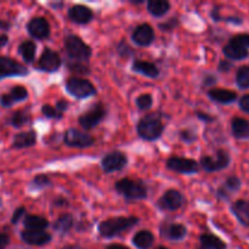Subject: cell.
<instances>
[{
	"instance_id": "6da1fadb",
	"label": "cell",
	"mask_w": 249,
	"mask_h": 249,
	"mask_svg": "<svg viewBox=\"0 0 249 249\" xmlns=\"http://www.w3.org/2000/svg\"><path fill=\"white\" fill-rule=\"evenodd\" d=\"M138 223L139 219L135 216H117V218H111L102 221L99 225V232L102 237L111 238L133 228Z\"/></svg>"
},
{
	"instance_id": "7a4b0ae2",
	"label": "cell",
	"mask_w": 249,
	"mask_h": 249,
	"mask_svg": "<svg viewBox=\"0 0 249 249\" xmlns=\"http://www.w3.org/2000/svg\"><path fill=\"white\" fill-rule=\"evenodd\" d=\"M117 192L129 201H140L147 197V187L140 180L122 179L114 184Z\"/></svg>"
},
{
	"instance_id": "3957f363",
	"label": "cell",
	"mask_w": 249,
	"mask_h": 249,
	"mask_svg": "<svg viewBox=\"0 0 249 249\" xmlns=\"http://www.w3.org/2000/svg\"><path fill=\"white\" fill-rule=\"evenodd\" d=\"M164 131V124L156 114H148L138 123V134L147 141H155L160 138Z\"/></svg>"
},
{
	"instance_id": "277c9868",
	"label": "cell",
	"mask_w": 249,
	"mask_h": 249,
	"mask_svg": "<svg viewBox=\"0 0 249 249\" xmlns=\"http://www.w3.org/2000/svg\"><path fill=\"white\" fill-rule=\"evenodd\" d=\"M65 49L70 58L78 62L88 61L91 56V48L77 36H68L65 39Z\"/></svg>"
},
{
	"instance_id": "5b68a950",
	"label": "cell",
	"mask_w": 249,
	"mask_h": 249,
	"mask_svg": "<svg viewBox=\"0 0 249 249\" xmlns=\"http://www.w3.org/2000/svg\"><path fill=\"white\" fill-rule=\"evenodd\" d=\"M66 90L75 99H87L96 94V89L91 82L78 77H72L66 82Z\"/></svg>"
},
{
	"instance_id": "8992f818",
	"label": "cell",
	"mask_w": 249,
	"mask_h": 249,
	"mask_svg": "<svg viewBox=\"0 0 249 249\" xmlns=\"http://www.w3.org/2000/svg\"><path fill=\"white\" fill-rule=\"evenodd\" d=\"M231 162L230 155L226 151L219 150L215 153V156L211 157V156H203L201 158V167L203 168L206 172L213 173L223 170L229 167Z\"/></svg>"
},
{
	"instance_id": "52a82bcc",
	"label": "cell",
	"mask_w": 249,
	"mask_h": 249,
	"mask_svg": "<svg viewBox=\"0 0 249 249\" xmlns=\"http://www.w3.org/2000/svg\"><path fill=\"white\" fill-rule=\"evenodd\" d=\"M28 74V68L9 56H0V80L7 77H23Z\"/></svg>"
},
{
	"instance_id": "ba28073f",
	"label": "cell",
	"mask_w": 249,
	"mask_h": 249,
	"mask_svg": "<svg viewBox=\"0 0 249 249\" xmlns=\"http://www.w3.org/2000/svg\"><path fill=\"white\" fill-rule=\"evenodd\" d=\"M105 117H106V109H105L104 105L96 104L89 111H87L79 117V124L85 130H89V129L99 125L104 121Z\"/></svg>"
},
{
	"instance_id": "9c48e42d",
	"label": "cell",
	"mask_w": 249,
	"mask_h": 249,
	"mask_svg": "<svg viewBox=\"0 0 249 249\" xmlns=\"http://www.w3.org/2000/svg\"><path fill=\"white\" fill-rule=\"evenodd\" d=\"M63 142L70 147L87 148L94 145L95 140L92 136L88 135L87 133L78 130V129L71 128L63 135Z\"/></svg>"
},
{
	"instance_id": "30bf717a",
	"label": "cell",
	"mask_w": 249,
	"mask_h": 249,
	"mask_svg": "<svg viewBox=\"0 0 249 249\" xmlns=\"http://www.w3.org/2000/svg\"><path fill=\"white\" fill-rule=\"evenodd\" d=\"M167 167L168 169L180 174H195L198 172V163L196 160L178 156H173L167 160Z\"/></svg>"
},
{
	"instance_id": "8fae6325",
	"label": "cell",
	"mask_w": 249,
	"mask_h": 249,
	"mask_svg": "<svg viewBox=\"0 0 249 249\" xmlns=\"http://www.w3.org/2000/svg\"><path fill=\"white\" fill-rule=\"evenodd\" d=\"M184 202L185 198L181 195V192H179L178 190H168V191L164 192V195L158 199L157 206L158 208L162 209V211L174 212L181 208Z\"/></svg>"
},
{
	"instance_id": "7c38bea8",
	"label": "cell",
	"mask_w": 249,
	"mask_h": 249,
	"mask_svg": "<svg viewBox=\"0 0 249 249\" xmlns=\"http://www.w3.org/2000/svg\"><path fill=\"white\" fill-rule=\"evenodd\" d=\"M128 164V158L123 152L113 151L109 152L102 158L101 165L105 173H114L119 172Z\"/></svg>"
},
{
	"instance_id": "4fadbf2b",
	"label": "cell",
	"mask_w": 249,
	"mask_h": 249,
	"mask_svg": "<svg viewBox=\"0 0 249 249\" xmlns=\"http://www.w3.org/2000/svg\"><path fill=\"white\" fill-rule=\"evenodd\" d=\"M61 63H62V61H61L60 55L56 51L46 48L41 53L40 58H39L38 68L40 71H44V72L53 73L56 72L61 67Z\"/></svg>"
},
{
	"instance_id": "5bb4252c",
	"label": "cell",
	"mask_w": 249,
	"mask_h": 249,
	"mask_svg": "<svg viewBox=\"0 0 249 249\" xmlns=\"http://www.w3.org/2000/svg\"><path fill=\"white\" fill-rule=\"evenodd\" d=\"M29 36L38 40H44L50 36V24L44 17H34L27 23Z\"/></svg>"
},
{
	"instance_id": "9a60e30c",
	"label": "cell",
	"mask_w": 249,
	"mask_h": 249,
	"mask_svg": "<svg viewBox=\"0 0 249 249\" xmlns=\"http://www.w3.org/2000/svg\"><path fill=\"white\" fill-rule=\"evenodd\" d=\"M27 97H28V91L26 88L22 85H16V87L11 88L7 94L0 95V105L5 108H9L17 102L24 101Z\"/></svg>"
},
{
	"instance_id": "2e32d148",
	"label": "cell",
	"mask_w": 249,
	"mask_h": 249,
	"mask_svg": "<svg viewBox=\"0 0 249 249\" xmlns=\"http://www.w3.org/2000/svg\"><path fill=\"white\" fill-rule=\"evenodd\" d=\"M134 43L139 46H148L155 40V32L153 28L147 23L140 24L136 27L131 36Z\"/></svg>"
},
{
	"instance_id": "e0dca14e",
	"label": "cell",
	"mask_w": 249,
	"mask_h": 249,
	"mask_svg": "<svg viewBox=\"0 0 249 249\" xmlns=\"http://www.w3.org/2000/svg\"><path fill=\"white\" fill-rule=\"evenodd\" d=\"M24 243L31 246H45L51 241V235L43 230H24L21 232Z\"/></svg>"
},
{
	"instance_id": "ac0fdd59",
	"label": "cell",
	"mask_w": 249,
	"mask_h": 249,
	"mask_svg": "<svg viewBox=\"0 0 249 249\" xmlns=\"http://www.w3.org/2000/svg\"><path fill=\"white\" fill-rule=\"evenodd\" d=\"M224 55L226 56L228 58L233 61H240V60H245L246 57H248L249 53L248 49L245 48L242 44L238 43L235 38L231 39L223 49Z\"/></svg>"
},
{
	"instance_id": "d6986e66",
	"label": "cell",
	"mask_w": 249,
	"mask_h": 249,
	"mask_svg": "<svg viewBox=\"0 0 249 249\" xmlns=\"http://www.w3.org/2000/svg\"><path fill=\"white\" fill-rule=\"evenodd\" d=\"M68 17L71 21L78 24H87L94 17L91 9H89L85 5H74L68 10Z\"/></svg>"
},
{
	"instance_id": "ffe728a7",
	"label": "cell",
	"mask_w": 249,
	"mask_h": 249,
	"mask_svg": "<svg viewBox=\"0 0 249 249\" xmlns=\"http://www.w3.org/2000/svg\"><path fill=\"white\" fill-rule=\"evenodd\" d=\"M186 228L181 224L172 223V224H163L162 228H160V233L164 237L169 238L172 241H180L182 238H185L186 236Z\"/></svg>"
},
{
	"instance_id": "44dd1931",
	"label": "cell",
	"mask_w": 249,
	"mask_h": 249,
	"mask_svg": "<svg viewBox=\"0 0 249 249\" xmlns=\"http://www.w3.org/2000/svg\"><path fill=\"white\" fill-rule=\"evenodd\" d=\"M231 212L236 216L241 225L249 228V201L238 199L231 206Z\"/></svg>"
},
{
	"instance_id": "7402d4cb",
	"label": "cell",
	"mask_w": 249,
	"mask_h": 249,
	"mask_svg": "<svg viewBox=\"0 0 249 249\" xmlns=\"http://www.w3.org/2000/svg\"><path fill=\"white\" fill-rule=\"evenodd\" d=\"M241 180L237 177H230L226 179V181L219 187L218 190V197L219 198L224 199V201H228L230 198L231 194L233 192H237L241 189Z\"/></svg>"
},
{
	"instance_id": "603a6c76",
	"label": "cell",
	"mask_w": 249,
	"mask_h": 249,
	"mask_svg": "<svg viewBox=\"0 0 249 249\" xmlns=\"http://www.w3.org/2000/svg\"><path fill=\"white\" fill-rule=\"evenodd\" d=\"M208 96L213 101L223 105L232 104V102H235L237 100V94L235 91H232V90L228 89H211L208 91Z\"/></svg>"
},
{
	"instance_id": "cb8c5ba5",
	"label": "cell",
	"mask_w": 249,
	"mask_h": 249,
	"mask_svg": "<svg viewBox=\"0 0 249 249\" xmlns=\"http://www.w3.org/2000/svg\"><path fill=\"white\" fill-rule=\"evenodd\" d=\"M36 131L29 130L19 133L14 136V141H12V146L15 148H27L32 147L36 145Z\"/></svg>"
},
{
	"instance_id": "d4e9b609",
	"label": "cell",
	"mask_w": 249,
	"mask_h": 249,
	"mask_svg": "<svg viewBox=\"0 0 249 249\" xmlns=\"http://www.w3.org/2000/svg\"><path fill=\"white\" fill-rule=\"evenodd\" d=\"M231 131L236 139H249V121L235 117L231 121Z\"/></svg>"
},
{
	"instance_id": "484cf974",
	"label": "cell",
	"mask_w": 249,
	"mask_h": 249,
	"mask_svg": "<svg viewBox=\"0 0 249 249\" xmlns=\"http://www.w3.org/2000/svg\"><path fill=\"white\" fill-rule=\"evenodd\" d=\"M133 71L136 73H140V74L146 75L148 78H157L160 75V71L158 68L156 67L153 63L151 62H146V61H140V60H136L134 61L133 63Z\"/></svg>"
},
{
	"instance_id": "4316f807",
	"label": "cell",
	"mask_w": 249,
	"mask_h": 249,
	"mask_svg": "<svg viewBox=\"0 0 249 249\" xmlns=\"http://www.w3.org/2000/svg\"><path fill=\"white\" fill-rule=\"evenodd\" d=\"M153 233L148 230H141L133 237V245L138 249H148L153 245Z\"/></svg>"
},
{
	"instance_id": "83f0119b",
	"label": "cell",
	"mask_w": 249,
	"mask_h": 249,
	"mask_svg": "<svg viewBox=\"0 0 249 249\" xmlns=\"http://www.w3.org/2000/svg\"><path fill=\"white\" fill-rule=\"evenodd\" d=\"M201 248L199 249H226V243L216 236L211 233H203L199 237Z\"/></svg>"
},
{
	"instance_id": "f1b7e54d",
	"label": "cell",
	"mask_w": 249,
	"mask_h": 249,
	"mask_svg": "<svg viewBox=\"0 0 249 249\" xmlns=\"http://www.w3.org/2000/svg\"><path fill=\"white\" fill-rule=\"evenodd\" d=\"M170 4L167 0H148L147 10L152 16L162 17L169 11Z\"/></svg>"
},
{
	"instance_id": "f546056e",
	"label": "cell",
	"mask_w": 249,
	"mask_h": 249,
	"mask_svg": "<svg viewBox=\"0 0 249 249\" xmlns=\"http://www.w3.org/2000/svg\"><path fill=\"white\" fill-rule=\"evenodd\" d=\"M23 225L26 230H45L49 226V221L43 216L38 215H26L23 220Z\"/></svg>"
},
{
	"instance_id": "4dcf8cb0",
	"label": "cell",
	"mask_w": 249,
	"mask_h": 249,
	"mask_svg": "<svg viewBox=\"0 0 249 249\" xmlns=\"http://www.w3.org/2000/svg\"><path fill=\"white\" fill-rule=\"evenodd\" d=\"M73 225H74V218L71 214H62L56 219L53 224V230L65 235L73 228Z\"/></svg>"
},
{
	"instance_id": "1f68e13d",
	"label": "cell",
	"mask_w": 249,
	"mask_h": 249,
	"mask_svg": "<svg viewBox=\"0 0 249 249\" xmlns=\"http://www.w3.org/2000/svg\"><path fill=\"white\" fill-rule=\"evenodd\" d=\"M36 46L32 40L23 41V43L19 44L18 46L19 55H21L22 58L28 63L33 62L34 58H36Z\"/></svg>"
},
{
	"instance_id": "d6a6232c",
	"label": "cell",
	"mask_w": 249,
	"mask_h": 249,
	"mask_svg": "<svg viewBox=\"0 0 249 249\" xmlns=\"http://www.w3.org/2000/svg\"><path fill=\"white\" fill-rule=\"evenodd\" d=\"M236 83L241 89H249V65L238 68L236 74Z\"/></svg>"
},
{
	"instance_id": "836d02e7",
	"label": "cell",
	"mask_w": 249,
	"mask_h": 249,
	"mask_svg": "<svg viewBox=\"0 0 249 249\" xmlns=\"http://www.w3.org/2000/svg\"><path fill=\"white\" fill-rule=\"evenodd\" d=\"M29 122V116L26 111H16L10 117L9 123L15 128H21Z\"/></svg>"
},
{
	"instance_id": "e575fe53",
	"label": "cell",
	"mask_w": 249,
	"mask_h": 249,
	"mask_svg": "<svg viewBox=\"0 0 249 249\" xmlns=\"http://www.w3.org/2000/svg\"><path fill=\"white\" fill-rule=\"evenodd\" d=\"M49 185H50V179H49L48 175L39 174L33 179V181H32L31 184V187L33 190H41L44 189V187L49 186Z\"/></svg>"
},
{
	"instance_id": "d590c367",
	"label": "cell",
	"mask_w": 249,
	"mask_h": 249,
	"mask_svg": "<svg viewBox=\"0 0 249 249\" xmlns=\"http://www.w3.org/2000/svg\"><path fill=\"white\" fill-rule=\"evenodd\" d=\"M136 106L139 107V109L141 111H145V109H148L153 104V99L150 94H142L136 99Z\"/></svg>"
},
{
	"instance_id": "8d00e7d4",
	"label": "cell",
	"mask_w": 249,
	"mask_h": 249,
	"mask_svg": "<svg viewBox=\"0 0 249 249\" xmlns=\"http://www.w3.org/2000/svg\"><path fill=\"white\" fill-rule=\"evenodd\" d=\"M41 112H43V114L46 117V118L61 119L63 116V114H61L55 107L50 106V105H44V106L41 107Z\"/></svg>"
},
{
	"instance_id": "74e56055",
	"label": "cell",
	"mask_w": 249,
	"mask_h": 249,
	"mask_svg": "<svg viewBox=\"0 0 249 249\" xmlns=\"http://www.w3.org/2000/svg\"><path fill=\"white\" fill-rule=\"evenodd\" d=\"M178 26H179V19L169 18L167 22H164V23H160V28L162 29V31L170 32V31H173L174 28H177Z\"/></svg>"
},
{
	"instance_id": "f35d334b",
	"label": "cell",
	"mask_w": 249,
	"mask_h": 249,
	"mask_svg": "<svg viewBox=\"0 0 249 249\" xmlns=\"http://www.w3.org/2000/svg\"><path fill=\"white\" fill-rule=\"evenodd\" d=\"M180 139H181V140L186 143H192L194 141L197 140V138H196V135L194 134V131L187 130V129H185V130H182L181 133H180Z\"/></svg>"
},
{
	"instance_id": "ab89813d",
	"label": "cell",
	"mask_w": 249,
	"mask_h": 249,
	"mask_svg": "<svg viewBox=\"0 0 249 249\" xmlns=\"http://www.w3.org/2000/svg\"><path fill=\"white\" fill-rule=\"evenodd\" d=\"M24 213H26V208H24V207H19V208H17L11 216V224L16 225V224L21 220L22 216L24 215Z\"/></svg>"
},
{
	"instance_id": "60d3db41",
	"label": "cell",
	"mask_w": 249,
	"mask_h": 249,
	"mask_svg": "<svg viewBox=\"0 0 249 249\" xmlns=\"http://www.w3.org/2000/svg\"><path fill=\"white\" fill-rule=\"evenodd\" d=\"M238 104H240V108L242 109V111L249 113V94L243 95L240 99V102H238Z\"/></svg>"
},
{
	"instance_id": "b9f144b4",
	"label": "cell",
	"mask_w": 249,
	"mask_h": 249,
	"mask_svg": "<svg viewBox=\"0 0 249 249\" xmlns=\"http://www.w3.org/2000/svg\"><path fill=\"white\" fill-rule=\"evenodd\" d=\"M233 38H235L238 43L242 44L245 48H249V34H238V36H233Z\"/></svg>"
},
{
	"instance_id": "7bdbcfd3",
	"label": "cell",
	"mask_w": 249,
	"mask_h": 249,
	"mask_svg": "<svg viewBox=\"0 0 249 249\" xmlns=\"http://www.w3.org/2000/svg\"><path fill=\"white\" fill-rule=\"evenodd\" d=\"M10 243V236L7 233L0 232V249H6Z\"/></svg>"
},
{
	"instance_id": "ee69618b",
	"label": "cell",
	"mask_w": 249,
	"mask_h": 249,
	"mask_svg": "<svg viewBox=\"0 0 249 249\" xmlns=\"http://www.w3.org/2000/svg\"><path fill=\"white\" fill-rule=\"evenodd\" d=\"M232 68V63L228 60H223L219 63V71L220 72H229Z\"/></svg>"
},
{
	"instance_id": "f6af8a7d",
	"label": "cell",
	"mask_w": 249,
	"mask_h": 249,
	"mask_svg": "<svg viewBox=\"0 0 249 249\" xmlns=\"http://www.w3.org/2000/svg\"><path fill=\"white\" fill-rule=\"evenodd\" d=\"M118 51H119V53H121L122 56H128V55H130L131 53V50H130V48H129L128 45H126V44H124V43H121L118 45Z\"/></svg>"
},
{
	"instance_id": "bcb514c9",
	"label": "cell",
	"mask_w": 249,
	"mask_h": 249,
	"mask_svg": "<svg viewBox=\"0 0 249 249\" xmlns=\"http://www.w3.org/2000/svg\"><path fill=\"white\" fill-rule=\"evenodd\" d=\"M70 70L71 71H78V72H82V73H89L88 67H85L84 65H79V63H77V62H75V65H70Z\"/></svg>"
},
{
	"instance_id": "7dc6e473",
	"label": "cell",
	"mask_w": 249,
	"mask_h": 249,
	"mask_svg": "<svg viewBox=\"0 0 249 249\" xmlns=\"http://www.w3.org/2000/svg\"><path fill=\"white\" fill-rule=\"evenodd\" d=\"M67 106L68 102L66 101V100H60V101H57V104H56V109H57L61 114H63V112L67 109Z\"/></svg>"
},
{
	"instance_id": "c3c4849f",
	"label": "cell",
	"mask_w": 249,
	"mask_h": 249,
	"mask_svg": "<svg viewBox=\"0 0 249 249\" xmlns=\"http://www.w3.org/2000/svg\"><path fill=\"white\" fill-rule=\"evenodd\" d=\"M197 117H198V118L201 119V121L207 122V123H209V122H214V121H215L214 116H209V114L202 113V112H197Z\"/></svg>"
},
{
	"instance_id": "681fc988",
	"label": "cell",
	"mask_w": 249,
	"mask_h": 249,
	"mask_svg": "<svg viewBox=\"0 0 249 249\" xmlns=\"http://www.w3.org/2000/svg\"><path fill=\"white\" fill-rule=\"evenodd\" d=\"M212 18L214 19V21H223V17L220 16V14H219V6H214L213 10H212Z\"/></svg>"
},
{
	"instance_id": "f907efd6",
	"label": "cell",
	"mask_w": 249,
	"mask_h": 249,
	"mask_svg": "<svg viewBox=\"0 0 249 249\" xmlns=\"http://www.w3.org/2000/svg\"><path fill=\"white\" fill-rule=\"evenodd\" d=\"M215 83H216V78L214 77V75H206L203 85L204 87H212V85L215 84Z\"/></svg>"
},
{
	"instance_id": "816d5d0a",
	"label": "cell",
	"mask_w": 249,
	"mask_h": 249,
	"mask_svg": "<svg viewBox=\"0 0 249 249\" xmlns=\"http://www.w3.org/2000/svg\"><path fill=\"white\" fill-rule=\"evenodd\" d=\"M10 26H11V24H10L7 21L0 19V29H2V31H9Z\"/></svg>"
},
{
	"instance_id": "f5cc1de1",
	"label": "cell",
	"mask_w": 249,
	"mask_h": 249,
	"mask_svg": "<svg viewBox=\"0 0 249 249\" xmlns=\"http://www.w3.org/2000/svg\"><path fill=\"white\" fill-rule=\"evenodd\" d=\"M7 41H9V38H7L6 34H1L0 36V48H4L7 44Z\"/></svg>"
},
{
	"instance_id": "db71d44e",
	"label": "cell",
	"mask_w": 249,
	"mask_h": 249,
	"mask_svg": "<svg viewBox=\"0 0 249 249\" xmlns=\"http://www.w3.org/2000/svg\"><path fill=\"white\" fill-rule=\"evenodd\" d=\"M106 249H128V248L121 245H113V246H109V247H107Z\"/></svg>"
},
{
	"instance_id": "11a10c76",
	"label": "cell",
	"mask_w": 249,
	"mask_h": 249,
	"mask_svg": "<svg viewBox=\"0 0 249 249\" xmlns=\"http://www.w3.org/2000/svg\"><path fill=\"white\" fill-rule=\"evenodd\" d=\"M55 206H65L67 204V201L66 199H58V201H55Z\"/></svg>"
},
{
	"instance_id": "9f6ffc18",
	"label": "cell",
	"mask_w": 249,
	"mask_h": 249,
	"mask_svg": "<svg viewBox=\"0 0 249 249\" xmlns=\"http://www.w3.org/2000/svg\"><path fill=\"white\" fill-rule=\"evenodd\" d=\"M63 249H82L79 247V246H67V247H65Z\"/></svg>"
},
{
	"instance_id": "6f0895ef",
	"label": "cell",
	"mask_w": 249,
	"mask_h": 249,
	"mask_svg": "<svg viewBox=\"0 0 249 249\" xmlns=\"http://www.w3.org/2000/svg\"><path fill=\"white\" fill-rule=\"evenodd\" d=\"M157 249H168V248H165V247H163V246H160V247H158Z\"/></svg>"
},
{
	"instance_id": "680465c9",
	"label": "cell",
	"mask_w": 249,
	"mask_h": 249,
	"mask_svg": "<svg viewBox=\"0 0 249 249\" xmlns=\"http://www.w3.org/2000/svg\"><path fill=\"white\" fill-rule=\"evenodd\" d=\"M1 204H2V201H1V198H0V207H1Z\"/></svg>"
}]
</instances>
